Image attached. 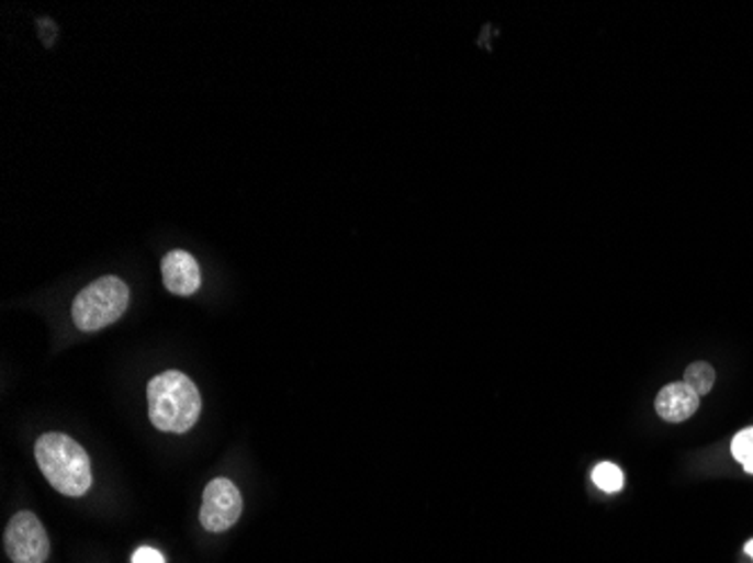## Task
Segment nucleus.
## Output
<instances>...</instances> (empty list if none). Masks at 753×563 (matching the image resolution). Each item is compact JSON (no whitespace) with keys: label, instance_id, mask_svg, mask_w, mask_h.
<instances>
[{"label":"nucleus","instance_id":"nucleus-1","mask_svg":"<svg viewBox=\"0 0 753 563\" xmlns=\"http://www.w3.org/2000/svg\"><path fill=\"white\" fill-rule=\"evenodd\" d=\"M149 421L160 432L183 436L201 417V393L194 381L177 370H167L147 383Z\"/></svg>","mask_w":753,"mask_h":563},{"label":"nucleus","instance_id":"nucleus-2","mask_svg":"<svg viewBox=\"0 0 753 563\" xmlns=\"http://www.w3.org/2000/svg\"><path fill=\"white\" fill-rule=\"evenodd\" d=\"M34 458L50 487L59 494L79 498L93 485L91 458L64 432H46L34 444Z\"/></svg>","mask_w":753,"mask_h":563},{"label":"nucleus","instance_id":"nucleus-3","mask_svg":"<svg viewBox=\"0 0 753 563\" xmlns=\"http://www.w3.org/2000/svg\"><path fill=\"white\" fill-rule=\"evenodd\" d=\"M127 307L130 286L115 275H104L79 291L70 314L79 331H100L120 320Z\"/></svg>","mask_w":753,"mask_h":563},{"label":"nucleus","instance_id":"nucleus-4","mask_svg":"<svg viewBox=\"0 0 753 563\" xmlns=\"http://www.w3.org/2000/svg\"><path fill=\"white\" fill-rule=\"evenodd\" d=\"M3 545L12 563H46L50 556L48 532L32 511H19L10 518Z\"/></svg>","mask_w":753,"mask_h":563},{"label":"nucleus","instance_id":"nucleus-5","mask_svg":"<svg viewBox=\"0 0 753 563\" xmlns=\"http://www.w3.org/2000/svg\"><path fill=\"white\" fill-rule=\"evenodd\" d=\"M241 494L237 485L228 478H215L203 489V503L199 511V521L207 532H226L241 516Z\"/></svg>","mask_w":753,"mask_h":563},{"label":"nucleus","instance_id":"nucleus-6","mask_svg":"<svg viewBox=\"0 0 753 563\" xmlns=\"http://www.w3.org/2000/svg\"><path fill=\"white\" fill-rule=\"evenodd\" d=\"M162 284L175 295H194L201 286V269L188 250H170L162 257Z\"/></svg>","mask_w":753,"mask_h":563},{"label":"nucleus","instance_id":"nucleus-7","mask_svg":"<svg viewBox=\"0 0 753 563\" xmlns=\"http://www.w3.org/2000/svg\"><path fill=\"white\" fill-rule=\"evenodd\" d=\"M654 408L663 421L682 424L697 413L699 395L695 393V390H690L684 381L671 383V385H665L656 395Z\"/></svg>","mask_w":753,"mask_h":563},{"label":"nucleus","instance_id":"nucleus-8","mask_svg":"<svg viewBox=\"0 0 753 563\" xmlns=\"http://www.w3.org/2000/svg\"><path fill=\"white\" fill-rule=\"evenodd\" d=\"M684 383L701 397V395L710 393V387H713L716 370H713V365H708V363H693L684 374Z\"/></svg>","mask_w":753,"mask_h":563},{"label":"nucleus","instance_id":"nucleus-9","mask_svg":"<svg viewBox=\"0 0 753 563\" xmlns=\"http://www.w3.org/2000/svg\"><path fill=\"white\" fill-rule=\"evenodd\" d=\"M594 483L598 489L607 492V494H614V492H620L622 489V471L614 464V462H600L596 469H594Z\"/></svg>","mask_w":753,"mask_h":563},{"label":"nucleus","instance_id":"nucleus-10","mask_svg":"<svg viewBox=\"0 0 753 563\" xmlns=\"http://www.w3.org/2000/svg\"><path fill=\"white\" fill-rule=\"evenodd\" d=\"M731 451L733 458L744 466V471L753 473V428H744L738 432L733 438Z\"/></svg>","mask_w":753,"mask_h":563},{"label":"nucleus","instance_id":"nucleus-11","mask_svg":"<svg viewBox=\"0 0 753 563\" xmlns=\"http://www.w3.org/2000/svg\"><path fill=\"white\" fill-rule=\"evenodd\" d=\"M132 563H165V556H162L156 548L143 545V548H138V550L134 552Z\"/></svg>","mask_w":753,"mask_h":563},{"label":"nucleus","instance_id":"nucleus-12","mask_svg":"<svg viewBox=\"0 0 753 563\" xmlns=\"http://www.w3.org/2000/svg\"><path fill=\"white\" fill-rule=\"evenodd\" d=\"M744 552L753 559V539L751 541H746V545H744Z\"/></svg>","mask_w":753,"mask_h":563}]
</instances>
